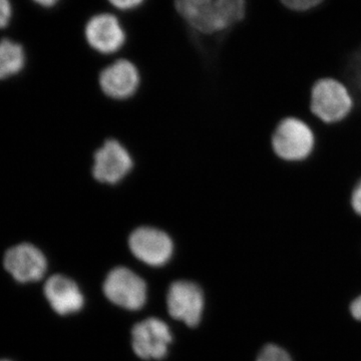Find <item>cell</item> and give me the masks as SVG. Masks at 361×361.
I'll return each instance as SVG.
<instances>
[{"mask_svg":"<svg viewBox=\"0 0 361 361\" xmlns=\"http://www.w3.org/2000/svg\"><path fill=\"white\" fill-rule=\"evenodd\" d=\"M0 361H9V360H0Z\"/></svg>","mask_w":361,"mask_h":361,"instance_id":"22","label":"cell"},{"mask_svg":"<svg viewBox=\"0 0 361 361\" xmlns=\"http://www.w3.org/2000/svg\"><path fill=\"white\" fill-rule=\"evenodd\" d=\"M178 18L198 39H215L245 18L246 0H172Z\"/></svg>","mask_w":361,"mask_h":361,"instance_id":"1","label":"cell"},{"mask_svg":"<svg viewBox=\"0 0 361 361\" xmlns=\"http://www.w3.org/2000/svg\"><path fill=\"white\" fill-rule=\"evenodd\" d=\"M134 168V158L129 149L114 137L106 139L92 156V178L106 186H118L129 177Z\"/></svg>","mask_w":361,"mask_h":361,"instance_id":"5","label":"cell"},{"mask_svg":"<svg viewBox=\"0 0 361 361\" xmlns=\"http://www.w3.org/2000/svg\"><path fill=\"white\" fill-rule=\"evenodd\" d=\"M287 8L294 11H307L319 6L323 0H280Z\"/></svg>","mask_w":361,"mask_h":361,"instance_id":"16","label":"cell"},{"mask_svg":"<svg viewBox=\"0 0 361 361\" xmlns=\"http://www.w3.org/2000/svg\"><path fill=\"white\" fill-rule=\"evenodd\" d=\"M273 152L280 160L297 163L310 158L315 148V135L308 123L295 116L280 121L271 137Z\"/></svg>","mask_w":361,"mask_h":361,"instance_id":"3","label":"cell"},{"mask_svg":"<svg viewBox=\"0 0 361 361\" xmlns=\"http://www.w3.org/2000/svg\"><path fill=\"white\" fill-rule=\"evenodd\" d=\"M82 37L94 54L113 56L127 45L129 35L118 13L113 11H97L85 18Z\"/></svg>","mask_w":361,"mask_h":361,"instance_id":"2","label":"cell"},{"mask_svg":"<svg viewBox=\"0 0 361 361\" xmlns=\"http://www.w3.org/2000/svg\"><path fill=\"white\" fill-rule=\"evenodd\" d=\"M351 208L361 217V180L353 188L350 197Z\"/></svg>","mask_w":361,"mask_h":361,"instance_id":"17","label":"cell"},{"mask_svg":"<svg viewBox=\"0 0 361 361\" xmlns=\"http://www.w3.org/2000/svg\"><path fill=\"white\" fill-rule=\"evenodd\" d=\"M355 66L356 71H357L358 75L361 80V49L357 52L355 58Z\"/></svg>","mask_w":361,"mask_h":361,"instance_id":"21","label":"cell"},{"mask_svg":"<svg viewBox=\"0 0 361 361\" xmlns=\"http://www.w3.org/2000/svg\"><path fill=\"white\" fill-rule=\"evenodd\" d=\"M25 52L20 44L9 39L0 42V80L13 77L23 70Z\"/></svg>","mask_w":361,"mask_h":361,"instance_id":"13","label":"cell"},{"mask_svg":"<svg viewBox=\"0 0 361 361\" xmlns=\"http://www.w3.org/2000/svg\"><path fill=\"white\" fill-rule=\"evenodd\" d=\"M129 248L137 260L153 267L167 264L174 253L170 235L159 228L140 226L130 233Z\"/></svg>","mask_w":361,"mask_h":361,"instance_id":"7","label":"cell"},{"mask_svg":"<svg viewBox=\"0 0 361 361\" xmlns=\"http://www.w3.org/2000/svg\"><path fill=\"white\" fill-rule=\"evenodd\" d=\"M4 264L7 272L21 283L39 281L47 269L44 254L30 243L20 244L8 249L4 255Z\"/></svg>","mask_w":361,"mask_h":361,"instance_id":"11","label":"cell"},{"mask_svg":"<svg viewBox=\"0 0 361 361\" xmlns=\"http://www.w3.org/2000/svg\"><path fill=\"white\" fill-rule=\"evenodd\" d=\"M99 87L104 96L116 102L129 101L141 87V73L134 61L120 58L99 71Z\"/></svg>","mask_w":361,"mask_h":361,"instance_id":"6","label":"cell"},{"mask_svg":"<svg viewBox=\"0 0 361 361\" xmlns=\"http://www.w3.org/2000/svg\"><path fill=\"white\" fill-rule=\"evenodd\" d=\"M256 361H292L286 350L276 344H268L259 353Z\"/></svg>","mask_w":361,"mask_h":361,"instance_id":"15","label":"cell"},{"mask_svg":"<svg viewBox=\"0 0 361 361\" xmlns=\"http://www.w3.org/2000/svg\"><path fill=\"white\" fill-rule=\"evenodd\" d=\"M350 313L358 322H361V296L353 300L350 305Z\"/></svg>","mask_w":361,"mask_h":361,"instance_id":"19","label":"cell"},{"mask_svg":"<svg viewBox=\"0 0 361 361\" xmlns=\"http://www.w3.org/2000/svg\"><path fill=\"white\" fill-rule=\"evenodd\" d=\"M310 110L322 122L334 125L345 120L353 109V99L345 85L336 78H325L313 85Z\"/></svg>","mask_w":361,"mask_h":361,"instance_id":"4","label":"cell"},{"mask_svg":"<svg viewBox=\"0 0 361 361\" xmlns=\"http://www.w3.org/2000/svg\"><path fill=\"white\" fill-rule=\"evenodd\" d=\"M116 13H134L146 6L148 0H104Z\"/></svg>","mask_w":361,"mask_h":361,"instance_id":"14","label":"cell"},{"mask_svg":"<svg viewBox=\"0 0 361 361\" xmlns=\"http://www.w3.org/2000/svg\"><path fill=\"white\" fill-rule=\"evenodd\" d=\"M204 294L198 284L180 280L171 284L168 290L167 306L170 315L176 320L195 327L203 314Z\"/></svg>","mask_w":361,"mask_h":361,"instance_id":"10","label":"cell"},{"mask_svg":"<svg viewBox=\"0 0 361 361\" xmlns=\"http://www.w3.org/2000/svg\"><path fill=\"white\" fill-rule=\"evenodd\" d=\"M33 1L44 8H52V7L58 6L61 0H33Z\"/></svg>","mask_w":361,"mask_h":361,"instance_id":"20","label":"cell"},{"mask_svg":"<svg viewBox=\"0 0 361 361\" xmlns=\"http://www.w3.org/2000/svg\"><path fill=\"white\" fill-rule=\"evenodd\" d=\"M172 339L170 327L158 318H148L133 327V349L142 360H163Z\"/></svg>","mask_w":361,"mask_h":361,"instance_id":"9","label":"cell"},{"mask_svg":"<svg viewBox=\"0 0 361 361\" xmlns=\"http://www.w3.org/2000/svg\"><path fill=\"white\" fill-rule=\"evenodd\" d=\"M104 293L111 303L127 310H139L147 300L144 279L127 267H116L104 282Z\"/></svg>","mask_w":361,"mask_h":361,"instance_id":"8","label":"cell"},{"mask_svg":"<svg viewBox=\"0 0 361 361\" xmlns=\"http://www.w3.org/2000/svg\"><path fill=\"white\" fill-rule=\"evenodd\" d=\"M11 16V6L9 0H0V28L8 25Z\"/></svg>","mask_w":361,"mask_h":361,"instance_id":"18","label":"cell"},{"mask_svg":"<svg viewBox=\"0 0 361 361\" xmlns=\"http://www.w3.org/2000/svg\"><path fill=\"white\" fill-rule=\"evenodd\" d=\"M44 295L52 310L59 315L77 313L85 304L84 295L73 280L63 275H54L45 282Z\"/></svg>","mask_w":361,"mask_h":361,"instance_id":"12","label":"cell"}]
</instances>
